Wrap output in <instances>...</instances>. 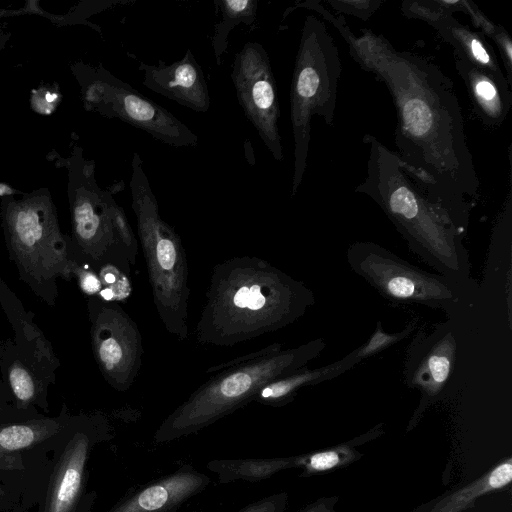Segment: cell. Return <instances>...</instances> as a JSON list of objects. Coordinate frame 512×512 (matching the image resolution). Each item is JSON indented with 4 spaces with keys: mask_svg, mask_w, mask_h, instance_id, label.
<instances>
[{
    "mask_svg": "<svg viewBox=\"0 0 512 512\" xmlns=\"http://www.w3.org/2000/svg\"><path fill=\"white\" fill-rule=\"evenodd\" d=\"M299 6L328 20L350 56L386 85L397 114L396 154L465 230L480 181L451 79L428 58L396 50L382 35L369 29L354 34L342 15L332 14L320 1Z\"/></svg>",
    "mask_w": 512,
    "mask_h": 512,
    "instance_id": "1",
    "label": "cell"
},
{
    "mask_svg": "<svg viewBox=\"0 0 512 512\" xmlns=\"http://www.w3.org/2000/svg\"><path fill=\"white\" fill-rule=\"evenodd\" d=\"M313 302L302 282L268 261L232 257L213 267L195 339L230 348L292 324Z\"/></svg>",
    "mask_w": 512,
    "mask_h": 512,
    "instance_id": "2",
    "label": "cell"
},
{
    "mask_svg": "<svg viewBox=\"0 0 512 512\" xmlns=\"http://www.w3.org/2000/svg\"><path fill=\"white\" fill-rule=\"evenodd\" d=\"M368 149L366 176L355 188L373 199L415 253L461 286L468 275L462 246L464 230L428 192L396 152L365 134Z\"/></svg>",
    "mask_w": 512,
    "mask_h": 512,
    "instance_id": "3",
    "label": "cell"
},
{
    "mask_svg": "<svg viewBox=\"0 0 512 512\" xmlns=\"http://www.w3.org/2000/svg\"><path fill=\"white\" fill-rule=\"evenodd\" d=\"M324 347L323 339H316L215 373L161 422L154 441L167 443L195 434L254 402L266 384L306 367Z\"/></svg>",
    "mask_w": 512,
    "mask_h": 512,
    "instance_id": "4",
    "label": "cell"
},
{
    "mask_svg": "<svg viewBox=\"0 0 512 512\" xmlns=\"http://www.w3.org/2000/svg\"><path fill=\"white\" fill-rule=\"evenodd\" d=\"M130 189L155 309L166 331L186 340L190 296L187 256L180 236L160 216L137 152L132 157Z\"/></svg>",
    "mask_w": 512,
    "mask_h": 512,
    "instance_id": "5",
    "label": "cell"
},
{
    "mask_svg": "<svg viewBox=\"0 0 512 512\" xmlns=\"http://www.w3.org/2000/svg\"><path fill=\"white\" fill-rule=\"evenodd\" d=\"M341 60L334 38L315 15L301 30L290 89V120L294 141L291 195H296L306 167L314 115L334 121Z\"/></svg>",
    "mask_w": 512,
    "mask_h": 512,
    "instance_id": "6",
    "label": "cell"
},
{
    "mask_svg": "<svg viewBox=\"0 0 512 512\" xmlns=\"http://www.w3.org/2000/svg\"><path fill=\"white\" fill-rule=\"evenodd\" d=\"M70 418L64 412L0 421V512H29L38 506Z\"/></svg>",
    "mask_w": 512,
    "mask_h": 512,
    "instance_id": "7",
    "label": "cell"
},
{
    "mask_svg": "<svg viewBox=\"0 0 512 512\" xmlns=\"http://www.w3.org/2000/svg\"><path fill=\"white\" fill-rule=\"evenodd\" d=\"M351 268L386 300L394 304H422L452 311L463 300L457 282L428 273L371 242H357L347 252Z\"/></svg>",
    "mask_w": 512,
    "mask_h": 512,
    "instance_id": "8",
    "label": "cell"
},
{
    "mask_svg": "<svg viewBox=\"0 0 512 512\" xmlns=\"http://www.w3.org/2000/svg\"><path fill=\"white\" fill-rule=\"evenodd\" d=\"M112 437V428L101 414L71 417L54 451L36 512H92L97 492L88 490L89 461L95 448Z\"/></svg>",
    "mask_w": 512,
    "mask_h": 512,
    "instance_id": "9",
    "label": "cell"
},
{
    "mask_svg": "<svg viewBox=\"0 0 512 512\" xmlns=\"http://www.w3.org/2000/svg\"><path fill=\"white\" fill-rule=\"evenodd\" d=\"M231 79L244 115L277 161L283 160L276 80L265 48L247 42L235 55Z\"/></svg>",
    "mask_w": 512,
    "mask_h": 512,
    "instance_id": "10",
    "label": "cell"
},
{
    "mask_svg": "<svg viewBox=\"0 0 512 512\" xmlns=\"http://www.w3.org/2000/svg\"><path fill=\"white\" fill-rule=\"evenodd\" d=\"M10 245L24 273L37 281L68 278L72 264L57 222L47 206H17L8 219Z\"/></svg>",
    "mask_w": 512,
    "mask_h": 512,
    "instance_id": "11",
    "label": "cell"
},
{
    "mask_svg": "<svg viewBox=\"0 0 512 512\" xmlns=\"http://www.w3.org/2000/svg\"><path fill=\"white\" fill-rule=\"evenodd\" d=\"M93 308L91 336L97 363L114 389L127 391L142 366L141 332L118 303L104 300Z\"/></svg>",
    "mask_w": 512,
    "mask_h": 512,
    "instance_id": "12",
    "label": "cell"
},
{
    "mask_svg": "<svg viewBox=\"0 0 512 512\" xmlns=\"http://www.w3.org/2000/svg\"><path fill=\"white\" fill-rule=\"evenodd\" d=\"M89 94L95 106L107 116L134 126L163 144L198 145V136L170 111L110 74L97 80Z\"/></svg>",
    "mask_w": 512,
    "mask_h": 512,
    "instance_id": "13",
    "label": "cell"
},
{
    "mask_svg": "<svg viewBox=\"0 0 512 512\" xmlns=\"http://www.w3.org/2000/svg\"><path fill=\"white\" fill-rule=\"evenodd\" d=\"M117 203L94 185L82 189L73 210L74 231L82 251L95 263L114 266L131 276L132 265L120 243L113 221Z\"/></svg>",
    "mask_w": 512,
    "mask_h": 512,
    "instance_id": "14",
    "label": "cell"
},
{
    "mask_svg": "<svg viewBox=\"0 0 512 512\" xmlns=\"http://www.w3.org/2000/svg\"><path fill=\"white\" fill-rule=\"evenodd\" d=\"M456 2L458 1H403L400 9L407 18L424 21L434 28L453 47L455 57L489 72L501 82L508 83L496 54L486 38L454 17V13L460 11Z\"/></svg>",
    "mask_w": 512,
    "mask_h": 512,
    "instance_id": "15",
    "label": "cell"
},
{
    "mask_svg": "<svg viewBox=\"0 0 512 512\" xmlns=\"http://www.w3.org/2000/svg\"><path fill=\"white\" fill-rule=\"evenodd\" d=\"M405 363V379L421 392L424 401L440 396L448 385L456 364V340L448 323L432 334L413 339Z\"/></svg>",
    "mask_w": 512,
    "mask_h": 512,
    "instance_id": "16",
    "label": "cell"
},
{
    "mask_svg": "<svg viewBox=\"0 0 512 512\" xmlns=\"http://www.w3.org/2000/svg\"><path fill=\"white\" fill-rule=\"evenodd\" d=\"M210 483L208 475L185 463L126 494L107 512H176Z\"/></svg>",
    "mask_w": 512,
    "mask_h": 512,
    "instance_id": "17",
    "label": "cell"
},
{
    "mask_svg": "<svg viewBox=\"0 0 512 512\" xmlns=\"http://www.w3.org/2000/svg\"><path fill=\"white\" fill-rule=\"evenodd\" d=\"M142 84L151 91L195 112H207L210 95L204 72L192 51L187 49L182 59L170 64L159 60L151 65L141 62Z\"/></svg>",
    "mask_w": 512,
    "mask_h": 512,
    "instance_id": "18",
    "label": "cell"
},
{
    "mask_svg": "<svg viewBox=\"0 0 512 512\" xmlns=\"http://www.w3.org/2000/svg\"><path fill=\"white\" fill-rule=\"evenodd\" d=\"M455 68L462 78L474 112L489 128H499L512 106L511 87L489 72L455 57Z\"/></svg>",
    "mask_w": 512,
    "mask_h": 512,
    "instance_id": "19",
    "label": "cell"
},
{
    "mask_svg": "<svg viewBox=\"0 0 512 512\" xmlns=\"http://www.w3.org/2000/svg\"><path fill=\"white\" fill-rule=\"evenodd\" d=\"M354 350L344 358L319 368L303 367L291 374L266 384L257 394L254 402L272 407H280L291 402L296 393L304 387L312 386L339 376L358 364Z\"/></svg>",
    "mask_w": 512,
    "mask_h": 512,
    "instance_id": "20",
    "label": "cell"
},
{
    "mask_svg": "<svg viewBox=\"0 0 512 512\" xmlns=\"http://www.w3.org/2000/svg\"><path fill=\"white\" fill-rule=\"evenodd\" d=\"M299 467L298 456L249 459H218L209 461L206 468L220 484L235 481L256 482L270 478L289 468Z\"/></svg>",
    "mask_w": 512,
    "mask_h": 512,
    "instance_id": "21",
    "label": "cell"
},
{
    "mask_svg": "<svg viewBox=\"0 0 512 512\" xmlns=\"http://www.w3.org/2000/svg\"><path fill=\"white\" fill-rule=\"evenodd\" d=\"M511 480L512 459L508 458L481 478L444 497L430 512H461L470 508L480 496L506 487Z\"/></svg>",
    "mask_w": 512,
    "mask_h": 512,
    "instance_id": "22",
    "label": "cell"
},
{
    "mask_svg": "<svg viewBox=\"0 0 512 512\" xmlns=\"http://www.w3.org/2000/svg\"><path fill=\"white\" fill-rule=\"evenodd\" d=\"M221 19L216 23L211 38L212 48L217 65L222 63V56L228 45V35L239 25H253L256 19L258 1L256 0H216Z\"/></svg>",
    "mask_w": 512,
    "mask_h": 512,
    "instance_id": "23",
    "label": "cell"
},
{
    "mask_svg": "<svg viewBox=\"0 0 512 512\" xmlns=\"http://www.w3.org/2000/svg\"><path fill=\"white\" fill-rule=\"evenodd\" d=\"M460 12H465L471 19L473 25L480 30L485 38L493 40L498 48L499 54L504 62L506 79L512 86V40L504 27L493 23L485 14L471 1L459 0Z\"/></svg>",
    "mask_w": 512,
    "mask_h": 512,
    "instance_id": "24",
    "label": "cell"
},
{
    "mask_svg": "<svg viewBox=\"0 0 512 512\" xmlns=\"http://www.w3.org/2000/svg\"><path fill=\"white\" fill-rule=\"evenodd\" d=\"M359 458V454L348 446H338L332 449L298 456L299 467L304 474H315L347 465Z\"/></svg>",
    "mask_w": 512,
    "mask_h": 512,
    "instance_id": "25",
    "label": "cell"
},
{
    "mask_svg": "<svg viewBox=\"0 0 512 512\" xmlns=\"http://www.w3.org/2000/svg\"><path fill=\"white\" fill-rule=\"evenodd\" d=\"M417 326V319L412 320L402 331L388 333L383 330L380 322L370 338L360 347L354 350L356 359L360 362L363 359L377 355L395 343L410 335Z\"/></svg>",
    "mask_w": 512,
    "mask_h": 512,
    "instance_id": "26",
    "label": "cell"
},
{
    "mask_svg": "<svg viewBox=\"0 0 512 512\" xmlns=\"http://www.w3.org/2000/svg\"><path fill=\"white\" fill-rule=\"evenodd\" d=\"M9 381L18 407L25 409L36 400V386L30 372L20 363H14L9 371Z\"/></svg>",
    "mask_w": 512,
    "mask_h": 512,
    "instance_id": "27",
    "label": "cell"
},
{
    "mask_svg": "<svg viewBox=\"0 0 512 512\" xmlns=\"http://www.w3.org/2000/svg\"><path fill=\"white\" fill-rule=\"evenodd\" d=\"M327 4L340 15L367 21L383 4L381 0H328Z\"/></svg>",
    "mask_w": 512,
    "mask_h": 512,
    "instance_id": "28",
    "label": "cell"
},
{
    "mask_svg": "<svg viewBox=\"0 0 512 512\" xmlns=\"http://www.w3.org/2000/svg\"><path fill=\"white\" fill-rule=\"evenodd\" d=\"M286 493H276L258 499L236 512H284L287 506Z\"/></svg>",
    "mask_w": 512,
    "mask_h": 512,
    "instance_id": "29",
    "label": "cell"
},
{
    "mask_svg": "<svg viewBox=\"0 0 512 512\" xmlns=\"http://www.w3.org/2000/svg\"><path fill=\"white\" fill-rule=\"evenodd\" d=\"M71 272L77 276L79 285L86 294L94 295L101 291V280L99 276L90 269L80 267L73 262Z\"/></svg>",
    "mask_w": 512,
    "mask_h": 512,
    "instance_id": "30",
    "label": "cell"
},
{
    "mask_svg": "<svg viewBox=\"0 0 512 512\" xmlns=\"http://www.w3.org/2000/svg\"><path fill=\"white\" fill-rule=\"evenodd\" d=\"M282 348V345L280 343H273L265 348H262L258 351H255V352H251V353H248L246 355H242V356H239L237 358H233L232 360L228 361V362H225V363H222V364H218L216 366H213V367H210L208 370H207V373H217V372H220L224 369H227V368H230L232 366H236V365H239V364H243V363H247L249 361H252L254 359H257L259 357H262L264 355H267L275 350H278V349H281Z\"/></svg>",
    "mask_w": 512,
    "mask_h": 512,
    "instance_id": "31",
    "label": "cell"
},
{
    "mask_svg": "<svg viewBox=\"0 0 512 512\" xmlns=\"http://www.w3.org/2000/svg\"><path fill=\"white\" fill-rule=\"evenodd\" d=\"M335 498H322L313 504L308 505L300 512H335Z\"/></svg>",
    "mask_w": 512,
    "mask_h": 512,
    "instance_id": "32",
    "label": "cell"
},
{
    "mask_svg": "<svg viewBox=\"0 0 512 512\" xmlns=\"http://www.w3.org/2000/svg\"><path fill=\"white\" fill-rule=\"evenodd\" d=\"M12 193H13V190L9 186L0 183V196L12 194Z\"/></svg>",
    "mask_w": 512,
    "mask_h": 512,
    "instance_id": "33",
    "label": "cell"
},
{
    "mask_svg": "<svg viewBox=\"0 0 512 512\" xmlns=\"http://www.w3.org/2000/svg\"><path fill=\"white\" fill-rule=\"evenodd\" d=\"M176 512H178V511H176Z\"/></svg>",
    "mask_w": 512,
    "mask_h": 512,
    "instance_id": "34",
    "label": "cell"
}]
</instances>
